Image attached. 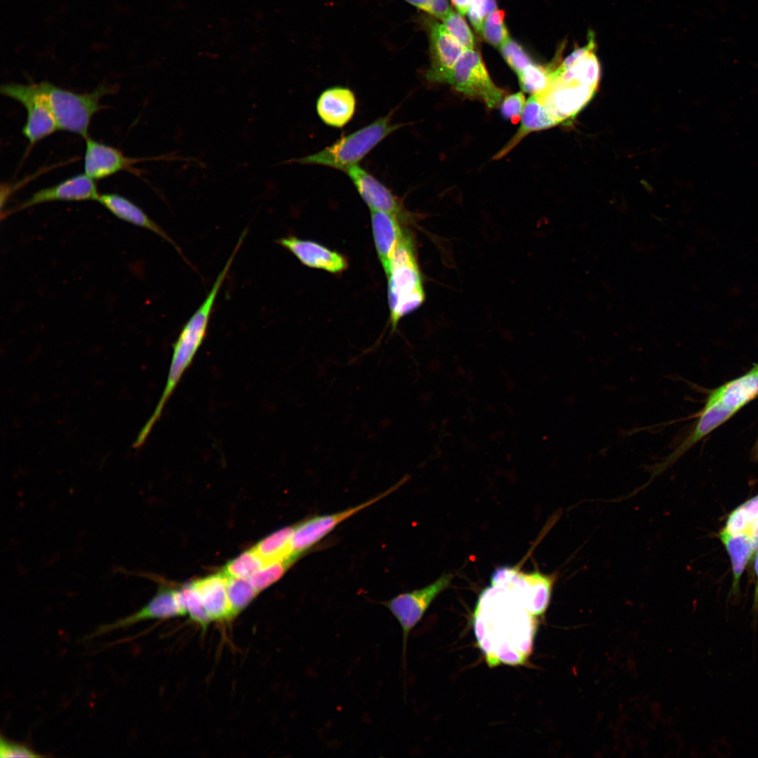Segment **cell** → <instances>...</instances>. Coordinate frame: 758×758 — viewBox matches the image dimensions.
I'll return each instance as SVG.
<instances>
[{
  "label": "cell",
  "instance_id": "60d3db41",
  "mask_svg": "<svg viewBox=\"0 0 758 758\" xmlns=\"http://www.w3.org/2000/svg\"><path fill=\"white\" fill-rule=\"evenodd\" d=\"M754 569L756 577V583L753 597L752 614L754 615L753 625L754 630L755 631L758 616V550L754 554Z\"/></svg>",
  "mask_w": 758,
  "mask_h": 758
},
{
  "label": "cell",
  "instance_id": "9a60e30c",
  "mask_svg": "<svg viewBox=\"0 0 758 758\" xmlns=\"http://www.w3.org/2000/svg\"><path fill=\"white\" fill-rule=\"evenodd\" d=\"M596 90L583 84L552 81L545 91L537 95L561 124L573 119L590 101Z\"/></svg>",
  "mask_w": 758,
  "mask_h": 758
},
{
  "label": "cell",
  "instance_id": "7c38bea8",
  "mask_svg": "<svg viewBox=\"0 0 758 758\" xmlns=\"http://www.w3.org/2000/svg\"><path fill=\"white\" fill-rule=\"evenodd\" d=\"M185 614L180 590L161 585L156 594L140 610L114 623L100 626L92 635L95 637L126 628L143 620L168 619Z\"/></svg>",
  "mask_w": 758,
  "mask_h": 758
},
{
  "label": "cell",
  "instance_id": "484cf974",
  "mask_svg": "<svg viewBox=\"0 0 758 758\" xmlns=\"http://www.w3.org/2000/svg\"><path fill=\"white\" fill-rule=\"evenodd\" d=\"M601 69L599 62L594 53H589L577 63L564 71L552 70V81H559L564 84L576 83L597 88L600 80Z\"/></svg>",
  "mask_w": 758,
  "mask_h": 758
},
{
  "label": "cell",
  "instance_id": "6da1fadb",
  "mask_svg": "<svg viewBox=\"0 0 758 758\" xmlns=\"http://www.w3.org/2000/svg\"><path fill=\"white\" fill-rule=\"evenodd\" d=\"M536 618L506 588L486 589L474 611V627L488 663L493 666L524 663L532 649Z\"/></svg>",
  "mask_w": 758,
  "mask_h": 758
},
{
  "label": "cell",
  "instance_id": "7bdbcfd3",
  "mask_svg": "<svg viewBox=\"0 0 758 758\" xmlns=\"http://www.w3.org/2000/svg\"><path fill=\"white\" fill-rule=\"evenodd\" d=\"M458 13L462 15H465L473 0H451Z\"/></svg>",
  "mask_w": 758,
  "mask_h": 758
},
{
  "label": "cell",
  "instance_id": "ac0fdd59",
  "mask_svg": "<svg viewBox=\"0 0 758 758\" xmlns=\"http://www.w3.org/2000/svg\"><path fill=\"white\" fill-rule=\"evenodd\" d=\"M277 242L307 267L331 273H340L347 268V261L342 254L317 242L293 236L281 238Z\"/></svg>",
  "mask_w": 758,
  "mask_h": 758
},
{
  "label": "cell",
  "instance_id": "d6986e66",
  "mask_svg": "<svg viewBox=\"0 0 758 758\" xmlns=\"http://www.w3.org/2000/svg\"><path fill=\"white\" fill-rule=\"evenodd\" d=\"M357 98L352 89L334 86L324 90L316 102V111L321 121L330 127L342 128L353 118Z\"/></svg>",
  "mask_w": 758,
  "mask_h": 758
},
{
  "label": "cell",
  "instance_id": "e0dca14e",
  "mask_svg": "<svg viewBox=\"0 0 758 758\" xmlns=\"http://www.w3.org/2000/svg\"><path fill=\"white\" fill-rule=\"evenodd\" d=\"M84 173L98 180L121 171H133V166L143 160L126 157L117 148L100 142L91 137L85 138Z\"/></svg>",
  "mask_w": 758,
  "mask_h": 758
},
{
  "label": "cell",
  "instance_id": "cb8c5ba5",
  "mask_svg": "<svg viewBox=\"0 0 758 758\" xmlns=\"http://www.w3.org/2000/svg\"><path fill=\"white\" fill-rule=\"evenodd\" d=\"M193 583L213 621L233 618L227 596V578L222 572L198 579Z\"/></svg>",
  "mask_w": 758,
  "mask_h": 758
},
{
  "label": "cell",
  "instance_id": "74e56055",
  "mask_svg": "<svg viewBox=\"0 0 758 758\" xmlns=\"http://www.w3.org/2000/svg\"><path fill=\"white\" fill-rule=\"evenodd\" d=\"M497 8L496 0H473L468 11V18L479 33H481L482 26L486 18Z\"/></svg>",
  "mask_w": 758,
  "mask_h": 758
},
{
  "label": "cell",
  "instance_id": "3957f363",
  "mask_svg": "<svg viewBox=\"0 0 758 758\" xmlns=\"http://www.w3.org/2000/svg\"><path fill=\"white\" fill-rule=\"evenodd\" d=\"M392 110L350 133L342 135L321 150L288 161L303 165H319L345 173L358 165L373 148L404 125L392 123Z\"/></svg>",
  "mask_w": 758,
  "mask_h": 758
},
{
  "label": "cell",
  "instance_id": "f546056e",
  "mask_svg": "<svg viewBox=\"0 0 758 758\" xmlns=\"http://www.w3.org/2000/svg\"><path fill=\"white\" fill-rule=\"evenodd\" d=\"M227 590L233 618L241 612L258 593L248 578H227Z\"/></svg>",
  "mask_w": 758,
  "mask_h": 758
},
{
  "label": "cell",
  "instance_id": "9c48e42d",
  "mask_svg": "<svg viewBox=\"0 0 758 758\" xmlns=\"http://www.w3.org/2000/svg\"><path fill=\"white\" fill-rule=\"evenodd\" d=\"M404 482L405 479H403L384 492L357 505L337 512L310 517L296 524L291 541V554L300 557L344 521L391 494Z\"/></svg>",
  "mask_w": 758,
  "mask_h": 758
},
{
  "label": "cell",
  "instance_id": "8992f818",
  "mask_svg": "<svg viewBox=\"0 0 758 758\" xmlns=\"http://www.w3.org/2000/svg\"><path fill=\"white\" fill-rule=\"evenodd\" d=\"M557 573L546 574L540 571H520L515 566H502L493 573L491 585L510 591L536 618L543 616L549 606Z\"/></svg>",
  "mask_w": 758,
  "mask_h": 758
},
{
  "label": "cell",
  "instance_id": "7a4b0ae2",
  "mask_svg": "<svg viewBox=\"0 0 758 758\" xmlns=\"http://www.w3.org/2000/svg\"><path fill=\"white\" fill-rule=\"evenodd\" d=\"M241 246L237 243L225 267L218 275L204 300L182 326L173 344L168 374L164 390L153 413L140 432L136 441L142 444L154 425L160 418L166 403L170 399L183 373L190 366L195 354L202 345L218 292L226 278L234 258Z\"/></svg>",
  "mask_w": 758,
  "mask_h": 758
},
{
  "label": "cell",
  "instance_id": "b9f144b4",
  "mask_svg": "<svg viewBox=\"0 0 758 758\" xmlns=\"http://www.w3.org/2000/svg\"><path fill=\"white\" fill-rule=\"evenodd\" d=\"M411 6L425 13H430L432 0H404Z\"/></svg>",
  "mask_w": 758,
  "mask_h": 758
},
{
  "label": "cell",
  "instance_id": "836d02e7",
  "mask_svg": "<svg viewBox=\"0 0 758 758\" xmlns=\"http://www.w3.org/2000/svg\"><path fill=\"white\" fill-rule=\"evenodd\" d=\"M505 13L503 10H496L484 20L481 34L484 39L494 47L499 48L510 35L504 22Z\"/></svg>",
  "mask_w": 758,
  "mask_h": 758
},
{
  "label": "cell",
  "instance_id": "d590c367",
  "mask_svg": "<svg viewBox=\"0 0 758 758\" xmlns=\"http://www.w3.org/2000/svg\"><path fill=\"white\" fill-rule=\"evenodd\" d=\"M499 50L507 64L517 74L533 63L531 58L521 45L510 38Z\"/></svg>",
  "mask_w": 758,
  "mask_h": 758
},
{
  "label": "cell",
  "instance_id": "f1b7e54d",
  "mask_svg": "<svg viewBox=\"0 0 758 758\" xmlns=\"http://www.w3.org/2000/svg\"><path fill=\"white\" fill-rule=\"evenodd\" d=\"M298 559L294 556H289L267 563L255 572L248 580L259 592L280 579Z\"/></svg>",
  "mask_w": 758,
  "mask_h": 758
},
{
  "label": "cell",
  "instance_id": "8fae6325",
  "mask_svg": "<svg viewBox=\"0 0 758 758\" xmlns=\"http://www.w3.org/2000/svg\"><path fill=\"white\" fill-rule=\"evenodd\" d=\"M428 34L430 65L425 77L430 82L450 84L455 65L466 49L453 37L443 23L430 22Z\"/></svg>",
  "mask_w": 758,
  "mask_h": 758
},
{
  "label": "cell",
  "instance_id": "7402d4cb",
  "mask_svg": "<svg viewBox=\"0 0 758 758\" xmlns=\"http://www.w3.org/2000/svg\"><path fill=\"white\" fill-rule=\"evenodd\" d=\"M372 231L376 251L385 274L390 271V260L406 231L401 220L390 213L371 210Z\"/></svg>",
  "mask_w": 758,
  "mask_h": 758
},
{
  "label": "cell",
  "instance_id": "ab89813d",
  "mask_svg": "<svg viewBox=\"0 0 758 758\" xmlns=\"http://www.w3.org/2000/svg\"><path fill=\"white\" fill-rule=\"evenodd\" d=\"M451 12L448 0H432L430 15L444 21Z\"/></svg>",
  "mask_w": 758,
  "mask_h": 758
},
{
  "label": "cell",
  "instance_id": "f6af8a7d",
  "mask_svg": "<svg viewBox=\"0 0 758 758\" xmlns=\"http://www.w3.org/2000/svg\"><path fill=\"white\" fill-rule=\"evenodd\" d=\"M756 451H757V456H758V441H757V448H756Z\"/></svg>",
  "mask_w": 758,
  "mask_h": 758
},
{
  "label": "cell",
  "instance_id": "ffe728a7",
  "mask_svg": "<svg viewBox=\"0 0 758 758\" xmlns=\"http://www.w3.org/2000/svg\"><path fill=\"white\" fill-rule=\"evenodd\" d=\"M758 396V363L747 373L727 382L708 395L705 407L721 402L736 413Z\"/></svg>",
  "mask_w": 758,
  "mask_h": 758
},
{
  "label": "cell",
  "instance_id": "8d00e7d4",
  "mask_svg": "<svg viewBox=\"0 0 758 758\" xmlns=\"http://www.w3.org/2000/svg\"><path fill=\"white\" fill-rule=\"evenodd\" d=\"M526 102L525 95L521 91L505 96L499 105L501 114L512 123H517L521 119Z\"/></svg>",
  "mask_w": 758,
  "mask_h": 758
},
{
  "label": "cell",
  "instance_id": "d6a6232c",
  "mask_svg": "<svg viewBox=\"0 0 758 758\" xmlns=\"http://www.w3.org/2000/svg\"><path fill=\"white\" fill-rule=\"evenodd\" d=\"M179 590L186 614L203 629H206L213 620L194 583L187 584Z\"/></svg>",
  "mask_w": 758,
  "mask_h": 758
},
{
  "label": "cell",
  "instance_id": "277c9868",
  "mask_svg": "<svg viewBox=\"0 0 758 758\" xmlns=\"http://www.w3.org/2000/svg\"><path fill=\"white\" fill-rule=\"evenodd\" d=\"M387 277L390 321L394 329L399 320L419 307L425 298L414 246L407 232L397 246Z\"/></svg>",
  "mask_w": 758,
  "mask_h": 758
},
{
  "label": "cell",
  "instance_id": "ba28073f",
  "mask_svg": "<svg viewBox=\"0 0 758 758\" xmlns=\"http://www.w3.org/2000/svg\"><path fill=\"white\" fill-rule=\"evenodd\" d=\"M450 85L463 95L478 100L488 109L498 107L505 92L492 81L481 55L466 49L453 69Z\"/></svg>",
  "mask_w": 758,
  "mask_h": 758
},
{
  "label": "cell",
  "instance_id": "52a82bcc",
  "mask_svg": "<svg viewBox=\"0 0 758 758\" xmlns=\"http://www.w3.org/2000/svg\"><path fill=\"white\" fill-rule=\"evenodd\" d=\"M453 575H441L433 583L422 588L400 593L381 602L398 622L402 632V657L406 662L409 634L420 621L435 598L446 589Z\"/></svg>",
  "mask_w": 758,
  "mask_h": 758
},
{
  "label": "cell",
  "instance_id": "1f68e13d",
  "mask_svg": "<svg viewBox=\"0 0 758 758\" xmlns=\"http://www.w3.org/2000/svg\"><path fill=\"white\" fill-rule=\"evenodd\" d=\"M264 565L262 559L252 548L227 563L222 573L227 578H249Z\"/></svg>",
  "mask_w": 758,
  "mask_h": 758
},
{
  "label": "cell",
  "instance_id": "603a6c76",
  "mask_svg": "<svg viewBox=\"0 0 758 758\" xmlns=\"http://www.w3.org/2000/svg\"><path fill=\"white\" fill-rule=\"evenodd\" d=\"M518 131L511 140L498 152L495 159H500L512 149L524 137L531 133L547 129L559 124L537 94L531 95L526 100Z\"/></svg>",
  "mask_w": 758,
  "mask_h": 758
},
{
  "label": "cell",
  "instance_id": "4dcf8cb0",
  "mask_svg": "<svg viewBox=\"0 0 758 758\" xmlns=\"http://www.w3.org/2000/svg\"><path fill=\"white\" fill-rule=\"evenodd\" d=\"M552 69L533 62L527 66L518 76L522 91L538 94L545 91L552 82Z\"/></svg>",
  "mask_w": 758,
  "mask_h": 758
},
{
  "label": "cell",
  "instance_id": "5bb4252c",
  "mask_svg": "<svg viewBox=\"0 0 758 758\" xmlns=\"http://www.w3.org/2000/svg\"><path fill=\"white\" fill-rule=\"evenodd\" d=\"M345 173L371 210L383 211L401 221L406 220L409 214L402 201L373 175L359 165L350 168Z\"/></svg>",
  "mask_w": 758,
  "mask_h": 758
},
{
  "label": "cell",
  "instance_id": "5b68a950",
  "mask_svg": "<svg viewBox=\"0 0 758 758\" xmlns=\"http://www.w3.org/2000/svg\"><path fill=\"white\" fill-rule=\"evenodd\" d=\"M34 84L53 115L58 130L79 135L84 139L88 137L93 116L102 108L101 98L116 91L113 86L102 84L90 93H79L48 81Z\"/></svg>",
  "mask_w": 758,
  "mask_h": 758
},
{
  "label": "cell",
  "instance_id": "44dd1931",
  "mask_svg": "<svg viewBox=\"0 0 758 758\" xmlns=\"http://www.w3.org/2000/svg\"><path fill=\"white\" fill-rule=\"evenodd\" d=\"M97 201L119 219L158 234L173 245L182 256L180 247L170 236L140 207L126 197L116 193H104L99 194Z\"/></svg>",
  "mask_w": 758,
  "mask_h": 758
},
{
  "label": "cell",
  "instance_id": "f35d334b",
  "mask_svg": "<svg viewBox=\"0 0 758 758\" xmlns=\"http://www.w3.org/2000/svg\"><path fill=\"white\" fill-rule=\"evenodd\" d=\"M0 757L1 758L9 757H42L39 754L22 743L9 740L3 736L0 738Z\"/></svg>",
  "mask_w": 758,
  "mask_h": 758
},
{
  "label": "cell",
  "instance_id": "30bf717a",
  "mask_svg": "<svg viewBox=\"0 0 758 758\" xmlns=\"http://www.w3.org/2000/svg\"><path fill=\"white\" fill-rule=\"evenodd\" d=\"M1 93L22 104L27 110V119L22 133L29 146L58 130L55 119L35 84H6L1 86Z\"/></svg>",
  "mask_w": 758,
  "mask_h": 758
},
{
  "label": "cell",
  "instance_id": "83f0119b",
  "mask_svg": "<svg viewBox=\"0 0 758 758\" xmlns=\"http://www.w3.org/2000/svg\"><path fill=\"white\" fill-rule=\"evenodd\" d=\"M758 519V495L748 499L728 516L724 527L733 533L750 531L752 525Z\"/></svg>",
  "mask_w": 758,
  "mask_h": 758
},
{
  "label": "cell",
  "instance_id": "ee69618b",
  "mask_svg": "<svg viewBox=\"0 0 758 758\" xmlns=\"http://www.w3.org/2000/svg\"><path fill=\"white\" fill-rule=\"evenodd\" d=\"M750 533L752 539L755 554L758 550V519L752 525Z\"/></svg>",
  "mask_w": 758,
  "mask_h": 758
},
{
  "label": "cell",
  "instance_id": "d4e9b609",
  "mask_svg": "<svg viewBox=\"0 0 758 758\" xmlns=\"http://www.w3.org/2000/svg\"><path fill=\"white\" fill-rule=\"evenodd\" d=\"M718 536L731 562L733 578L729 597H736L740 593L741 576L747 562L754 555L752 539L749 531L732 533L724 528L719 531Z\"/></svg>",
  "mask_w": 758,
  "mask_h": 758
},
{
  "label": "cell",
  "instance_id": "e575fe53",
  "mask_svg": "<svg viewBox=\"0 0 758 758\" xmlns=\"http://www.w3.org/2000/svg\"><path fill=\"white\" fill-rule=\"evenodd\" d=\"M443 25L465 49H474V36L462 15L452 11L443 21Z\"/></svg>",
  "mask_w": 758,
  "mask_h": 758
},
{
  "label": "cell",
  "instance_id": "4316f807",
  "mask_svg": "<svg viewBox=\"0 0 758 758\" xmlns=\"http://www.w3.org/2000/svg\"><path fill=\"white\" fill-rule=\"evenodd\" d=\"M295 526V524L280 528L260 540L253 547L265 564L293 556L291 552V541Z\"/></svg>",
  "mask_w": 758,
  "mask_h": 758
},
{
  "label": "cell",
  "instance_id": "4fadbf2b",
  "mask_svg": "<svg viewBox=\"0 0 758 758\" xmlns=\"http://www.w3.org/2000/svg\"><path fill=\"white\" fill-rule=\"evenodd\" d=\"M95 180L85 173L68 178L59 183L34 192L18 206L1 213V218L16 211L47 202L96 200L99 196Z\"/></svg>",
  "mask_w": 758,
  "mask_h": 758
},
{
  "label": "cell",
  "instance_id": "2e32d148",
  "mask_svg": "<svg viewBox=\"0 0 758 758\" xmlns=\"http://www.w3.org/2000/svg\"><path fill=\"white\" fill-rule=\"evenodd\" d=\"M735 413L719 401L710 406H704L689 434L669 455L650 467L652 478L667 470L695 444Z\"/></svg>",
  "mask_w": 758,
  "mask_h": 758
}]
</instances>
